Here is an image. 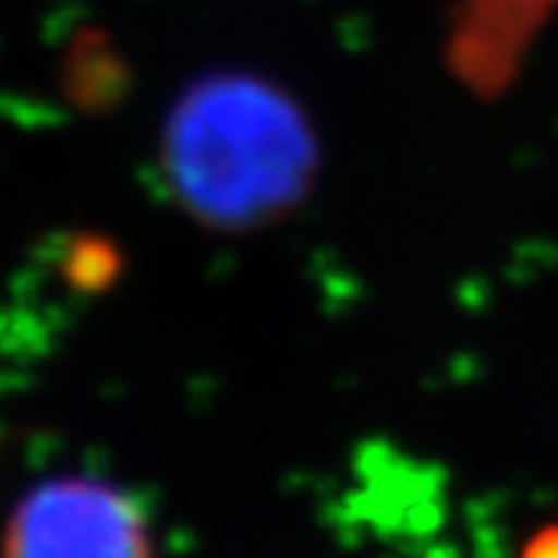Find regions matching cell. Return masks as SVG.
I'll use <instances>...</instances> for the list:
<instances>
[{
	"mask_svg": "<svg viewBox=\"0 0 558 558\" xmlns=\"http://www.w3.org/2000/svg\"><path fill=\"white\" fill-rule=\"evenodd\" d=\"M175 206L216 232H253L303 206L320 142L293 95L259 74L198 77L172 105L162 148Z\"/></svg>",
	"mask_w": 558,
	"mask_h": 558,
	"instance_id": "obj_1",
	"label": "cell"
},
{
	"mask_svg": "<svg viewBox=\"0 0 558 558\" xmlns=\"http://www.w3.org/2000/svg\"><path fill=\"white\" fill-rule=\"evenodd\" d=\"M0 558H151L138 501L98 477H54L21 498Z\"/></svg>",
	"mask_w": 558,
	"mask_h": 558,
	"instance_id": "obj_2",
	"label": "cell"
},
{
	"mask_svg": "<svg viewBox=\"0 0 558 558\" xmlns=\"http://www.w3.org/2000/svg\"><path fill=\"white\" fill-rule=\"evenodd\" d=\"M522 51L525 48L508 41L505 34L454 14L448 64L477 95H498L501 88H508L518 74V64H522Z\"/></svg>",
	"mask_w": 558,
	"mask_h": 558,
	"instance_id": "obj_3",
	"label": "cell"
},
{
	"mask_svg": "<svg viewBox=\"0 0 558 558\" xmlns=\"http://www.w3.org/2000/svg\"><path fill=\"white\" fill-rule=\"evenodd\" d=\"M555 4L558 0H464L458 8V17L498 31L508 41L529 48L535 31L551 17Z\"/></svg>",
	"mask_w": 558,
	"mask_h": 558,
	"instance_id": "obj_4",
	"label": "cell"
},
{
	"mask_svg": "<svg viewBox=\"0 0 558 558\" xmlns=\"http://www.w3.org/2000/svg\"><path fill=\"white\" fill-rule=\"evenodd\" d=\"M525 558H558V529L542 532V535L525 548Z\"/></svg>",
	"mask_w": 558,
	"mask_h": 558,
	"instance_id": "obj_5",
	"label": "cell"
}]
</instances>
